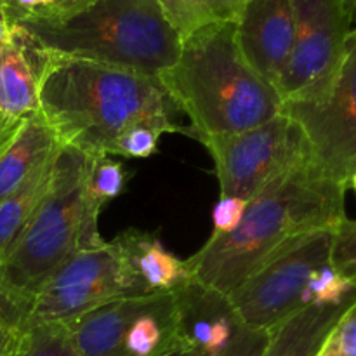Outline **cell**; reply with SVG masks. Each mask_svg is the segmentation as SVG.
Masks as SVG:
<instances>
[{
  "label": "cell",
  "instance_id": "29",
  "mask_svg": "<svg viewBox=\"0 0 356 356\" xmlns=\"http://www.w3.org/2000/svg\"><path fill=\"white\" fill-rule=\"evenodd\" d=\"M23 122L24 120H21V118H13L0 110V155L13 143V139L16 138Z\"/></svg>",
  "mask_w": 356,
  "mask_h": 356
},
{
  "label": "cell",
  "instance_id": "35",
  "mask_svg": "<svg viewBox=\"0 0 356 356\" xmlns=\"http://www.w3.org/2000/svg\"><path fill=\"white\" fill-rule=\"evenodd\" d=\"M0 313H2V312H0Z\"/></svg>",
  "mask_w": 356,
  "mask_h": 356
},
{
  "label": "cell",
  "instance_id": "27",
  "mask_svg": "<svg viewBox=\"0 0 356 356\" xmlns=\"http://www.w3.org/2000/svg\"><path fill=\"white\" fill-rule=\"evenodd\" d=\"M0 2L6 7L7 14L13 19V23H16L21 17L42 13V10L56 6L59 0H0Z\"/></svg>",
  "mask_w": 356,
  "mask_h": 356
},
{
  "label": "cell",
  "instance_id": "17",
  "mask_svg": "<svg viewBox=\"0 0 356 356\" xmlns=\"http://www.w3.org/2000/svg\"><path fill=\"white\" fill-rule=\"evenodd\" d=\"M356 298L339 306H306L271 329L261 356H315L323 339Z\"/></svg>",
  "mask_w": 356,
  "mask_h": 356
},
{
  "label": "cell",
  "instance_id": "23",
  "mask_svg": "<svg viewBox=\"0 0 356 356\" xmlns=\"http://www.w3.org/2000/svg\"><path fill=\"white\" fill-rule=\"evenodd\" d=\"M329 264L337 275L356 287V221L344 218L334 229Z\"/></svg>",
  "mask_w": 356,
  "mask_h": 356
},
{
  "label": "cell",
  "instance_id": "30",
  "mask_svg": "<svg viewBox=\"0 0 356 356\" xmlns=\"http://www.w3.org/2000/svg\"><path fill=\"white\" fill-rule=\"evenodd\" d=\"M13 19L9 17V14H7L6 7H3V3L0 2V49L3 47V45L7 44V42L10 40V33H13Z\"/></svg>",
  "mask_w": 356,
  "mask_h": 356
},
{
  "label": "cell",
  "instance_id": "33",
  "mask_svg": "<svg viewBox=\"0 0 356 356\" xmlns=\"http://www.w3.org/2000/svg\"><path fill=\"white\" fill-rule=\"evenodd\" d=\"M169 356H191L190 353H186V351H176V353L169 355Z\"/></svg>",
  "mask_w": 356,
  "mask_h": 356
},
{
  "label": "cell",
  "instance_id": "14",
  "mask_svg": "<svg viewBox=\"0 0 356 356\" xmlns=\"http://www.w3.org/2000/svg\"><path fill=\"white\" fill-rule=\"evenodd\" d=\"M45 52L21 26L14 24L10 40L0 51V110L13 118L38 111V72Z\"/></svg>",
  "mask_w": 356,
  "mask_h": 356
},
{
  "label": "cell",
  "instance_id": "12",
  "mask_svg": "<svg viewBox=\"0 0 356 356\" xmlns=\"http://www.w3.org/2000/svg\"><path fill=\"white\" fill-rule=\"evenodd\" d=\"M174 298L181 350L191 356H232L249 332L228 296L193 278Z\"/></svg>",
  "mask_w": 356,
  "mask_h": 356
},
{
  "label": "cell",
  "instance_id": "22",
  "mask_svg": "<svg viewBox=\"0 0 356 356\" xmlns=\"http://www.w3.org/2000/svg\"><path fill=\"white\" fill-rule=\"evenodd\" d=\"M353 298H356V287L337 275L330 264H325L309 278L302 302L305 306H339Z\"/></svg>",
  "mask_w": 356,
  "mask_h": 356
},
{
  "label": "cell",
  "instance_id": "11",
  "mask_svg": "<svg viewBox=\"0 0 356 356\" xmlns=\"http://www.w3.org/2000/svg\"><path fill=\"white\" fill-rule=\"evenodd\" d=\"M282 113L301 127L313 165L350 188L356 172V30H351L339 72L325 96L284 103Z\"/></svg>",
  "mask_w": 356,
  "mask_h": 356
},
{
  "label": "cell",
  "instance_id": "16",
  "mask_svg": "<svg viewBox=\"0 0 356 356\" xmlns=\"http://www.w3.org/2000/svg\"><path fill=\"white\" fill-rule=\"evenodd\" d=\"M61 145L40 113L24 118L19 132L0 155V204L35 170L59 152Z\"/></svg>",
  "mask_w": 356,
  "mask_h": 356
},
{
  "label": "cell",
  "instance_id": "25",
  "mask_svg": "<svg viewBox=\"0 0 356 356\" xmlns=\"http://www.w3.org/2000/svg\"><path fill=\"white\" fill-rule=\"evenodd\" d=\"M315 356H356V302L330 329Z\"/></svg>",
  "mask_w": 356,
  "mask_h": 356
},
{
  "label": "cell",
  "instance_id": "20",
  "mask_svg": "<svg viewBox=\"0 0 356 356\" xmlns=\"http://www.w3.org/2000/svg\"><path fill=\"white\" fill-rule=\"evenodd\" d=\"M129 177L131 172L125 170L124 163L110 155L89 156L86 172V202L89 211L99 216L104 204L124 193Z\"/></svg>",
  "mask_w": 356,
  "mask_h": 356
},
{
  "label": "cell",
  "instance_id": "3",
  "mask_svg": "<svg viewBox=\"0 0 356 356\" xmlns=\"http://www.w3.org/2000/svg\"><path fill=\"white\" fill-rule=\"evenodd\" d=\"M156 80L176 110L190 118V138L197 141L249 131L284 106L278 90L243 58L235 23L184 38L176 63Z\"/></svg>",
  "mask_w": 356,
  "mask_h": 356
},
{
  "label": "cell",
  "instance_id": "1",
  "mask_svg": "<svg viewBox=\"0 0 356 356\" xmlns=\"http://www.w3.org/2000/svg\"><path fill=\"white\" fill-rule=\"evenodd\" d=\"M159 80L129 70L45 52L38 72V113L61 146L83 155H113L125 129L145 124L190 138Z\"/></svg>",
  "mask_w": 356,
  "mask_h": 356
},
{
  "label": "cell",
  "instance_id": "24",
  "mask_svg": "<svg viewBox=\"0 0 356 356\" xmlns=\"http://www.w3.org/2000/svg\"><path fill=\"white\" fill-rule=\"evenodd\" d=\"M162 132L149 125L138 124L125 129L115 143L113 155L125 159H148L159 152V141Z\"/></svg>",
  "mask_w": 356,
  "mask_h": 356
},
{
  "label": "cell",
  "instance_id": "7",
  "mask_svg": "<svg viewBox=\"0 0 356 356\" xmlns=\"http://www.w3.org/2000/svg\"><path fill=\"white\" fill-rule=\"evenodd\" d=\"M73 337L82 356H169L183 351L174 292L108 302L76 320Z\"/></svg>",
  "mask_w": 356,
  "mask_h": 356
},
{
  "label": "cell",
  "instance_id": "13",
  "mask_svg": "<svg viewBox=\"0 0 356 356\" xmlns=\"http://www.w3.org/2000/svg\"><path fill=\"white\" fill-rule=\"evenodd\" d=\"M235 24L243 58L277 89L294 44L292 0H249Z\"/></svg>",
  "mask_w": 356,
  "mask_h": 356
},
{
  "label": "cell",
  "instance_id": "19",
  "mask_svg": "<svg viewBox=\"0 0 356 356\" xmlns=\"http://www.w3.org/2000/svg\"><path fill=\"white\" fill-rule=\"evenodd\" d=\"M249 0H159L163 17L183 42L207 26L236 23Z\"/></svg>",
  "mask_w": 356,
  "mask_h": 356
},
{
  "label": "cell",
  "instance_id": "5",
  "mask_svg": "<svg viewBox=\"0 0 356 356\" xmlns=\"http://www.w3.org/2000/svg\"><path fill=\"white\" fill-rule=\"evenodd\" d=\"M89 156L61 146L44 202L0 259V312L21 334L45 282L79 250L101 247L99 216L86 204Z\"/></svg>",
  "mask_w": 356,
  "mask_h": 356
},
{
  "label": "cell",
  "instance_id": "9",
  "mask_svg": "<svg viewBox=\"0 0 356 356\" xmlns=\"http://www.w3.org/2000/svg\"><path fill=\"white\" fill-rule=\"evenodd\" d=\"M143 296L120 249L104 242L90 250L73 254L35 298L23 330L45 323H70L92 309L117 299ZM21 330V332H23Z\"/></svg>",
  "mask_w": 356,
  "mask_h": 356
},
{
  "label": "cell",
  "instance_id": "2",
  "mask_svg": "<svg viewBox=\"0 0 356 356\" xmlns=\"http://www.w3.org/2000/svg\"><path fill=\"white\" fill-rule=\"evenodd\" d=\"M348 188L320 172L312 160L299 163L247 202L235 232L211 236L186 259L195 282L228 296L292 240L336 229L346 218Z\"/></svg>",
  "mask_w": 356,
  "mask_h": 356
},
{
  "label": "cell",
  "instance_id": "15",
  "mask_svg": "<svg viewBox=\"0 0 356 356\" xmlns=\"http://www.w3.org/2000/svg\"><path fill=\"white\" fill-rule=\"evenodd\" d=\"M113 240L143 296L176 292L191 280L186 263L167 250L153 233L132 228Z\"/></svg>",
  "mask_w": 356,
  "mask_h": 356
},
{
  "label": "cell",
  "instance_id": "21",
  "mask_svg": "<svg viewBox=\"0 0 356 356\" xmlns=\"http://www.w3.org/2000/svg\"><path fill=\"white\" fill-rule=\"evenodd\" d=\"M13 356H82L65 323H45L19 334Z\"/></svg>",
  "mask_w": 356,
  "mask_h": 356
},
{
  "label": "cell",
  "instance_id": "18",
  "mask_svg": "<svg viewBox=\"0 0 356 356\" xmlns=\"http://www.w3.org/2000/svg\"><path fill=\"white\" fill-rule=\"evenodd\" d=\"M58 153L49 159L44 165L38 167L6 202L0 204V259L6 256L21 229L30 221L38 205L44 202L51 188L52 170H54Z\"/></svg>",
  "mask_w": 356,
  "mask_h": 356
},
{
  "label": "cell",
  "instance_id": "32",
  "mask_svg": "<svg viewBox=\"0 0 356 356\" xmlns=\"http://www.w3.org/2000/svg\"><path fill=\"white\" fill-rule=\"evenodd\" d=\"M348 186H351V188H353V190L356 191V172L353 174V176H351V179H350V184H348Z\"/></svg>",
  "mask_w": 356,
  "mask_h": 356
},
{
  "label": "cell",
  "instance_id": "26",
  "mask_svg": "<svg viewBox=\"0 0 356 356\" xmlns=\"http://www.w3.org/2000/svg\"><path fill=\"white\" fill-rule=\"evenodd\" d=\"M245 209L247 202L242 200V198H219L218 204L214 205V211H212V222H214V233H212V236L228 235V233L235 232L240 222H242Z\"/></svg>",
  "mask_w": 356,
  "mask_h": 356
},
{
  "label": "cell",
  "instance_id": "34",
  "mask_svg": "<svg viewBox=\"0 0 356 356\" xmlns=\"http://www.w3.org/2000/svg\"><path fill=\"white\" fill-rule=\"evenodd\" d=\"M0 51H2V49H0Z\"/></svg>",
  "mask_w": 356,
  "mask_h": 356
},
{
  "label": "cell",
  "instance_id": "10",
  "mask_svg": "<svg viewBox=\"0 0 356 356\" xmlns=\"http://www.w3.org/2000/svg\"><path fill=\"white\" fill-rule=\"evenodd\" d=\"M294 44L277 90L284 103L318 101L336 79L351 21L341 0H292Z\"/></svg>",
  "mask_w": 356,
  "mask_h": 356
},
{
  "label": "cell",
  "instance_id": "8",
  "mask_svg": "<svg viewBox=\"0 0 356 356\" xmlns=\"http://www.w3.org/2000/svg\"><path fill=\"white\" fill-rule=\"evenodd\" d=\"M334 229L308 233L278 250L228 294L247 329L270 332L306 308L309 278L329 264Z\"/></svg>",
  "mask_w": 356,
  "mask_h": 356
},
{
  "label": "cell",
  "instance_id": "28",
  "mask_svg": "<svg viewBox=\"0 0 356 356\" xmlns=\"http://www.w3.org/2000/svg\"><path fill=\"white\" fill-rule=\"evenodd\" d=\"M19 343V332L0 313V356H13Z\"/></svg>",
  "mask_w": 356,
  "mask_h": 356
},
{
  "label": "cell",
  "instance_id": "31",
  "mask_svg": "<svg viewBox=\"0 0 356 356\" xmlns=\"http://www.w3.org/2000/svg\"><path fill=\"white\" fill-rule=\"evenodd\" d=\"M344 6V9H346L348 16H350V21H351V28L356 30V0H341Z\"/></svg>",
  "mask_w": 356,
  "mask_h": 356
},
{
  "label": "cell",
  "instance_id": "6",
  "mask_svg": "<svg viewBox=\"0 0 356 356\" xmlns=\"http://www.w3.org/2000/svg\"><path fill=\"white\" fill-rule=\"evenodd\" d=\"M216 165L219 198L249 202L266 184L309 160L301 127L285 113L238 132L200 139Z\"/></svg>",
  "mask_w": 356,
  "mask_h": 356
},
{
  "label": "cell",
  "instance_id": "4",
  "mask_svg": "<svg viewBox=\"0 0 356 356\" xmlns=\"http://www.w3.org/2000/svg\"><path fill=\"white\" fill-rule=\"evenodd\" d=\"M44 52L101 63L156 79L176 63L181 40L159 0H59L21 17Z\"/></svg>",
  "mask_w": 356,
  "mask_h": 356
}]
</instances>
